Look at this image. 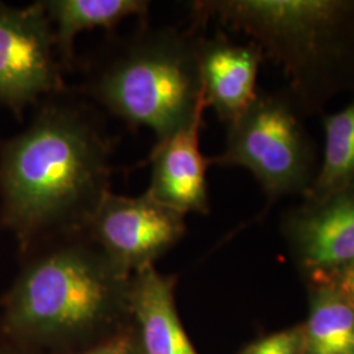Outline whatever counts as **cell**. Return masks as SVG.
Masks as SVG:
<instances>
[{
  "label": "cell",
  "instance_id": "6da1fadb",
  "mask_svg": "<svg viewBox=\"0 0 354 354\" xmlns=\"http://www.w3.org/2000/svg\"><path fill=\"white\" fill-rule=\"evenodd\" d=\"M39 102L0 149V219L24 243L83 234L111 193L114 140L100 115L67 88Z\"/></svg>",
  "mask_w": 354,
  "mask_h": 354
},
{
  "label": "cell",
  "instance_id": "7a4b0ae2",
  "mask_svg": "<svg viewBox=\"0 0 354 354\" xmlns=\"http://www.w3.org/2000/svg\"><path fill=\"white\" fill-rule=\"evenodd\" d=\"M190 10L193 26L214 21L251 37L282 68L302 115L354 92V0H203Z\"/></svg>",
  "mask_w": 354,
  "mask_h": 354
},
{
  "label": "cell",
  "instance_id": "3957f363",
  "mask_svg": "<svg viewBox=\"0 0 354 354\" xmlns=\"http://www.w3.org/2000/svg\"><path fill=\"white\" fill-rule=\"evenodd\" d=\"M196 26L181 30L146 21L104 51L82 92L129 127H149L156 140L175 134L207 108L198 67Z\"/></svg>",
  "mask_w": 354,
  "mask_h": 354
},
{
  "label": "cell",
  "instance_id": "277c9868",
  "mask_svg": "<svg viewBox=\"0 0 354 354\" xmlns=\"http://www.w3.org/2000/svg\"><path fill=\"white\" fill-rule=\"evenodd\" d=\"M58 239L26 266L7 298L10 327L29 340H80L129 314L133 274L84 232Z\"/></svg>",
  "mask_w": 354,
  "mask_h": 354
},
{
  "label": "cell",
  "instance_id": "5b68a950",
  "mask_svg": "<svg viewBox=\"0 0 354 354\" xmlns=\"http://www.w3.org/2000/svg\"><path fill=\"white\" fill-rule=\"evenodd\" d=\"M286 88L257 92L243 113L227 125L226 147L212 165L251 171L266 206L302 196L317 177V149Z\"/></svg>",
  "mask_w": 354,
  "mask_h": 354
},
{
  "label": "cell",
  "instance_id": "8992f818",
  "mask_svg": "<svg viewBox=\"0 0 354 354\" xmlns=\"http://www.w3.org/2000/svg\"><path fill=\"white\" fill-rule=\"evenodd\" d=\"M44 1L0 3V104L21 114L28 105L67 88Z\"/></svg>",
  "mask_w": 354,
  "mask_h": 354
},
{
  "label": "cell",
  "instance_id": "52a82bcc",
  "mask_svg": "<svg viewBox=\"0 0 354 354\" xmlns=\"http://www.w3.org/2000/svg\"><path fill=\"white\" fill-rule=\"evenodd\" d=\"M187 230L185 215L146 192L137 197L109 193L84 234L120 268L133 274L171 250Z\"/></svg>",
  "mask_w": 354,
  "mask_h": 354
},
{
  "label": "cell",
  "instance_id": "ba28073f",
  "mask_svg": "<svg viewBox=\"0 0 354 354\" xmlns=\"http://www.w3.org/2000/svg\"><path fill=\"white\" fill-rule=\"evenodd\" d=\"M281 231L304 277L353 264L354 185L289 209Z\"/></svg>",
  "mask_w": 354,
  "mask_h": 354
},
{
  "label": "cell",
  "instance_id": "9c48e42d",
  "mask_svg": "<svg viewBox=\"0 0 354 354\" xmlns=\"http://www.w3.org/2000/svg\"><path fill=\"white\" fill-rule=\"evenodd\" d=\"M203 113L188 127L156 142L151 152L149 193L181 214L209 213L206 172L212 165L200 150Z\"/></svg>",
  "mask_w": 354,
  "mask_h": 354
},
{
  "label": "cell",
  "instance_id": "30bf717a",
  "mask_svg": "<svg viewBox=\"0 0 354 354\" xmlns=\"http://www.w3.org/2000/svg\"><path fill=\"white\" fill-rule=\"evenodd\" d=\"M263 61V51L253 42L236 44L222 32L212 37L200 36L198 67L203 99L226 125L254 99Z\"/></svg>",
  "mask_w": 354,
  "mask_h": 354
},
{
  "label": "cell",
  "instance_id": "8fae6325",
  "mask_svg": "<svg viewBox=\"0 0 354 354\" xmlns=\"http://www.w3.org/2000/svg\"><path fill=\"white\" fill-rule=\"evenodd\" d=\"M129 315L140 354H198L177 314L175 279L155 266L133 273Z\"/></svg>",
  "mask_w": 354,
  "mask_h": 354
},
{
  "label": "cell",
  "instance_id": "7c38bea8",
  "mask_svg": "<svg viewBox=\"0 0 354 354\" xmlns=\"http://www.w3.org/2000/svg\"><path fill=\"white\" fill-rule=\"evenodd\" d=\"M44 4L64 70L75 64L74 41L80 32L95 28L112 30L131 16L146 21L150 7L146 0H45Z\"/></svg>",
  "mask_w": 354,
  "mask_h": 354
},
{
  "label": "cell",
  "instance_id": "4fadbf2b",
  "mask_svg": "<svg viewBox=\"0 0 354 354\" xmlns=\"http://www.w3.org/2000/svg\"><path fill=\"white\" fill-rule=\"evenodd\" d=\"M306 279L308 314L302 326L304 354H354V306L330 282Z\"/></svg>",
  "mask_w": 354,
  "mask_h": 354
},
{
  "label": "cell",
  "instance_id": "5bb4252c",
  "mask_svg": "<svg viewBox=\"0 0 354 354\" xmlns=\"http://www.w3.org/2000/svg\"><path fill=\"white\" fill-rule=\"evenodd\" d=\"M326 149L306 201H317L354 185V99L337 113L324 115Z\"/></svg>",
  "mask_w": 354,
  "mask_h": 354
},
{
  "label": "cell",
  "instance_id": "9a60e30c",
  "mask_svg": "<svg viewBox=\"0 0 354 354\" xmlns=\"http://www.w3.org/2000/svg\"><path fill=\"white\" fill-rule=\"evenodd\" d=\"M239 354H304L302 326L264 336L245 346Z\"/></svg>",
  "mask_w": 354,
  "mask_h": 354
},
{
  "label": "cell",
  "instance_id": "2e32d148",
  "mask_svg": "<svg viewBox=\"0 0 354 354\" xmlns=\"http://www.w3.org/2000/svg\"><path fill=\"white\" fill-rule=\"evenodd\" d=\"M77 354H140L131 330H121Z\"/></svg>",
  "mask_w": 354,
  "mask_h": 354
},
{
  "label": "cell",
  "instance_id": "e0dca14e",
  "mask_svg": "<svg viewBox=\"0 0 354 354\" xmlns=\"http://www.w3.org/2000/svg\"><path fill=\"white\" fill-rule=\"evenodd\" d=\"M308 277H317V279L328 281L354 306V263L329 274L308 276ZM308 277H304V279H308Z\"/></svg>",
  "mask_w": 354,
  "mask_h": 354
}]
</instances>
